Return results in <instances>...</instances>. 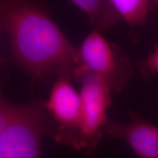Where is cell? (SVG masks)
<instances>
[{
	"mask_svg": "<svg viewBox=\"0 0 158 158\" xmlns=\"http://www.w3.org/2000/svg\"><path fill=\"white\" fill-rule=\"evenodd\" d=\"M0 29L8 36L15 60L33 79L73 78L78 49L37 4L0 1Z\"/></svg>",
	"mask_w": 158,
	"mask_h": 158,
	"instance_id": "cell-1",
	"label": "cell"
},
{
	"mask_svg": "<svg viewBox=\"0 0 158 158\" xmlns=\"http://www.w3.org/2000/svg\"><path fill=\"white\" fill-rule=\"evenodd\" d=\"M78 49L79 65L100 77L112 92H121L134 73L131 59L121 47L110 43L102 33L93 30Z\"/></svg>",
	"mask_w": 158,
	"mask_h": 158,
	"instance_id": "cell-2",
	"label": "cell"
},
{
	"mask_svg": "<svg viewBox=\"0 0 158 158\" xmlns=\"http://www.w3.org/2000/svg\"><path fill=\"white\" fill-rule=\"evenodd\" d=\"M73 78L81 86V120L78 150L90 154L98 148L108 121L107 110L112 102V91L91 71L76 68Z\"/></svg>",
	"mask_w": 158,
	"mask_h": 158,
	"instance_id": "cell-3",
	"label": "cell"
},
{
	"mask_svg": "<svg viewBox=\"0 0 158 158\" xmlns=\"http://www.w3.org/2000/svg\"><path fill=\"white\" fill-rule=\"evenodd\" d=\"M45 125L43 107L40 102L15 105L0 135V158H40Z\"/></svg>",
	"mask_w": 158,
	"mask_h": 158,
	"instance_id": "cell-4",
	"label": "cell"
},
{
	"mask_svg": "<svg viewBox=\"0 0 158 158\" xmlns=\"http://www.w3.org/2000/svg\"><path fill=\"white\" fill-rule=\"evenodd\" d=\"M72 77L59 76L53 85L44 108L54 122V137L59 143L79 149L81 102Z\"/></svg>",
	"mask_w": 158,
	"mask_h": 158,
	"instance_id": "cell-5",
	"label": "cell"
},
{
	"mask_svg": "<svg viewBox=\"0 0 158 158\" xmlns=\"http://www.w3.org/2000/svg\"><path fill=\"white\" fill-rule=\"evenodd\" d=\"M128 116L127 123L108 120L103 132L127 142L138 158H158V127L132 109Z\"/></svg>",
	"mask_w": 158,
	"mask_h": 158,
	"instance_id": "cell-6",
	"label": "cell"
},
{
	"mask_svg": "<svg viewBox=\"0 0 158 158\" xmlns=\"http://www.w3.org/2000/svg\"><path fill=\"white\" fill-rule=\"evenodd\" d=\"M70 2L87 15L93 30L100 33L110 30L122 19L111 0H72Z\"/></svg>",
	"mask_w": 158,
	"mask_h": 158,
	"instance_id": "cell-7",
	"label": "cell"
},
{
	"mask_svg": "<svg viewBox=\"0 0 158 158\" xmlns=\"http://www.w3.org/2000/svg\"><path fill=\"white\" fill-rule=\"evenodd\" d=\"M111 2L121 19L131 27L145 24L155 6L154 1L149 0H111Z\"/></svg>",
	"mask_w": 158,
	"mask_h": 158,
	"instance_id": "cell-8",
	"label": "cell"
},
{
	"mask_svg": "<svg viewBox=\"0 0 158 158\" xmlns=\"http://www.w3.org/2000/svg\"><path fill=\"white\" fill-rule=\"evenodd\" d=\"M136 67L144 80L149 81L158 76V43L145 58L138 61Z\"/></svg>",
	"mask_w": 158,
	"mask_h": 158,
	"instance_id": "cell-9",
	"label": "cell"
},
{
	"mask_svg": "<svg viewBox=\"0 0 158 158\" xmlns=\"http://www.w3.org/2000/svg\"><path fill=\"white\" fill-rule=\"evenodd\" d=\"M13 108L14 105L7 102L2 96L0 95V135L7 125Z\"/></svg>",
	"mask_w": 158,
	"mask_h": 158,
	"instance_id": "cell-10",
	"label": "cell"
},
{
	"mask_svg": "<svg viewBox=\"0 0 158 158\" xmlns=\"http://www.w3.org/2000/svg\"><path fill=\"white\" fill-rule=\"evenodd\" d=\"M154 2H155V5H158V1H154Z\"/></svg>",
	"mask_w": 158,
	"mask_h": 158,
	"instance_id": "cell-11",
	"label": "cell"
}]
</instances>
